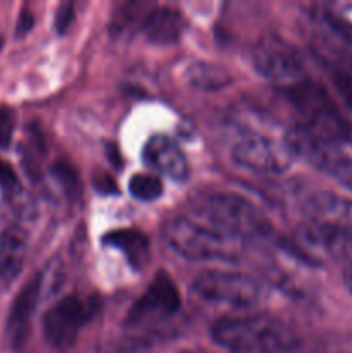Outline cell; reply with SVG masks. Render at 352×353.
Instances as JSON below:
<instances>
[{
    "label": "cell",
    "instance_id": "cell-3",
    "mask_svg": "<svg viewBox=\"0 0 352 353\" xmlns=\"http://www.w3.org/2000/svg\"><path fill=\"white\" fill-rule=\"evenodd\" d=\"M162 238L175 254L193 262H235L240 259L245 243L192 216L166 221Z\"/></svg>",
    "mask_w": 352,
    "mask_h": 353
},
{
    "label": "cell",
    "instance_id": "cell-12",
    "mask_svg": "<svg viewBox=\"0 0 352 353\" xmlns=\"http://www.w3.org/2000/svg\"><path fill=\"white\" fill-rule=\"evenodd\" d=\"M41 283H43V276L35 274L21 288V292L14 299L12 307H10L6 324V336L14 350H21L24 343H26L28 334H30L31 319H33L38 300H40Z\"/></svg>",
    "mask_w": 352,
    "mask_h": 353
},
{
    "label": "cell",
    "instance_id": "cell-11",
    "mask_svg": "<svg viewBox=\"0 0 352 353\" xmlns=\"http://www.w3.org/2000/svg\"><path fill=\"white\" fill-rule=\"evenodd\" d=\"M254 68L259 74L283 90L292 88L306 79V71L299 54L286 41L268 40L262 41L254 52Z\"/></svg>",
    "mask_w": 352,
    "mask_h": 353
},
{
    "label": "cell",
    "instance_id": "cell-21",
    "mask_svg": "<svg viewBox=\"0 0 352 353\" xmlns=\"http://www.w3.org/2000/svg\"><path fill=\"white\" fill-rule=\"evenodd\" d=\"M320 23L324 30L330 31L340 43H344L349 50H352V23L331 9H321L317 12Z\"/></svg>",
    "mask_w": 352,
    "mask_h": 353
},
{
    "label": "cell",
    "instance_id": "cell-5",
    "mask_svg": "<svg viewBox=\"0 0 352 353\" xmlns=\"http://www.w3.org/2000/svg\"><path fill=\"white\" fill-rule=\"evenodd\" d=\"M192 292L204 302L231 309H252L269 296L264 281L230 271H204L192 283Z\"/></svg>",
    "mask_w": 352,
    "mask_h": 353
},
{
    "label": "cell",
    "instance_id": "cell-25",
    "mask_svg": "<svg viewBox=\"0 0 352 353\" xmlns=\"http://www.w3.org/2000/svg\"><path fill=\"white\" fill-rule=\"evenodd\" d=\"M72 19H75V3L71 2L61 3L57 14H55V23H54L57 33L59 34L66 33V31L69 30V26H71Z\"/></svg>",
    "mask_w": 352,
    "mask_h": 353
},
{
    "label": "cell",
    "instance_id": "cell-16",
    "mask_svg": "<svg viewBox=\"0 0 352 353\" xmlns=\"http://www.w3.org/2000/svg\"><path fill=\"white\" fill-rule=\"evenodd\" d=\"M28 252V234L19 224H10L0 233V279L12 283L23 271Z\"/></svg>",
    "mask_w": 352,
    "mask_h": 353
},
{
    "label": "cell",
    "instance_id": "cell-15",
    "mask_svg": "<svg viewBox=\"0 0 352 353\" xmlns=\"http://www.w3.org/2000/svg\"><path fill=\"white\" fill-rule=\"evenodd\" d=\"M140 30L148 43L168 47L179 41L185 31V21L179 10L171 7H157L148 10Z\"/></svg>",
    "mask_w": 352,
    "mask_h": 353
},
{
    "label": "cell",
    "instance_id": "cell-4",
    "mask_svg": "<svg viewBox=\"0 0 352 353\" xmlns=\"http://www.w3.org/2000/svg\"><path fill=\"white\" fill-rule=\"evenodd\" d=\"M285 93L299 116L295 126L304 134L328 145H344L349 140L351 130L323 86L304 79Z\"/></svg>",
    "mask_w": 352,
    "mask_h": 353
},
{
    "label": "cell",
    "instance_id": "cell-7",
    "mask_svg": "<svg viewBox=\"0 0 352 353\" xmlns=\"http://www.w3.org/2000/svg\"><path fill=\"white\" fill-rule=\"evenodd\" d=\"M231 157L240 168L255 174L278 176L292 168L295 152L283 138H269L264 134H247L235 143Z\"/></svg>",
    "mask_w": 352,
    "mask_h": 353
},
{
    "label": "cell",
    "instance_id": "cell-20",
    "mask_svg": "<svg viewBox=\"0 0 352 353\" xmlns=\"http://www.w3.org/2000/svg\"><path fill=\"white\" fill-rule=\"evenodd\" d=\"M128 190H130V195L140 202H154L161 199L164 186L157 176L135 174L128 183Z\"/></svg>",
    "mask_w": 352,
    "mask_h": 353
},
{
    "label": "cell",
    "instance_id": "cell-1",
    "mask_svg": "<svg viewBox=\"0 0 352 353\" xmlns=\"http://www.w3.org/2000/svg\"><path fill=\"white\" fill-rule=\"evenodd\" d=\"M211 336L231 353H289L299 347V338L283 321L271 316L224 317L214 323Z\"/></svg>",
    "mask_w": 352,
    "mask_h": 353
},
{
    "label": "cell",
    "instance_id": "cell-18",
    "mask_svg": "<svg viewBox=\"0 0 352 353\" xmlns=\"http://www.w3.org/2000/svg\"><path fill=\"white\" fill-rule=\"evenodd\" d=\"M0 192L19 216H30L33 212V203L26 196L19 176L16 174L12 165L3 159H0Z\"/></svg>",
    "mask_w": 352,
    "mask_h": 353
},
{
    "label": "cell",
    "instance_id": "cell-22",
    "mask_svg": "<svg viewBox=\"0 0 352 353\" xmlns=\"http://www.w3.org/2000/svg\"><path fill=\"white\" fill-rule=\"evenodd\" d=\"M50 174L52 178H54L55 185L62 190L64 195L72 196V199L78 196L81 186H79L78 174H76V171L72 169V165H69L68 162H62V161L55 162L50 169Z\"/></svg>",
    "mask_w": 352,
    "mask_h": 353
},
{
    "label": "cell",
    "instance_id": "cell-19",
    "mask_svg": "<svg viewBox=\"0 0 352 353\" xmlns=\"http://www.w3.org/2000/svg\"><path fill=\"white\" fill-rule=\"evenodd\" d=\"M188 83L197 90L204 92H216L231 83V76L223 68L209 62H195L186 69Z\"/></svg>",
    "mask_w": 352,
    "mask_h": 353
},
{
    "label": "cell",
    "instance_id": "cell-26",
    "mask_svg": "<svg viewBox=\"0 0 352 353\" xmlns=\"http://www.w3.org/2000/svg\"><path fill=\"white\" fill-rule=\"evenodd\" d=\"M31 26H33V17H31V14L30 12L21 14V19L19 23H17V37L26 34L28 31L31 30Z\"/></svg>",
    "mask_w": 352,
    "mask_h": 353
},
{
    "label": "cell",
    "instance_id": "cell-8",
    "mask_svg": "<svg viewBox=\"0 0 352 353\" xmlns=\"http://www.w3.org/2000/svg\"><path fill=\"white\" fill-rule=\"evenodd\" d=\"M290 250L311 265H320L324 261H340L352 255V233L309 221L295 230Z\"/></svg>",
    "mask_w": 352,
    "mask_h": 353
},
{
    "label": "cell",
    "instance_id": "cell-13",
    "mask_svg": "<svg viewBox=\"0 0 352 353\" xmlns=\"http://www.w3.org/2000/svg\"><path fill=\"white\" fill-rule=\"evenodd\" d=\"M302 212L311 223L352 233V199L330 192H314L302 200Z\"/></svg>",
    "mask_w": 352,
    "mask_h": 353
},
{
    "label": "cell",
    "instance_id": "cell-23",
    "mask_svg": "<svg viewBox=\"0 0 352 353\" xmlns=\"http://www.w3.org/2000/svg\"><path fill=\"white\" fill-rule=\"evenodd\" d=\"M331 78H333V85L337 92L340 93L345 103L352 109V72L344 71V69H335Z\"/></svg>",
    "mask_w": 352,
    "mask_h": 353
},
{
    "label": "cell",
    "instance_id": "cell-2",
    "mask_svg": "<svg viewBox=\"0 0 352 353\" xmlns=\"http://www.w3.org/2000/svg\"><path fill=\"white\" fill-rule=\"evenodd\" d=\"M190 205L188 216L237 240L264 238L273 231L268 217L251 200L237 193H200Z\"/></svg>",
    "mask_w": 352,
    "mask_h": 353
},
{
    "label": "cell",
    "instance_id": "cell-27",
    "mask_svg": "<svg viewBox=\"0 0 352 353\" xmlns=\"http://www.w3.org/2000/svg\"><path fill=\"white\" fill-rule=\"evenodd\" d=\"M344 281H345V286H347L349 293H351V295H352V268H351V269H347V271H345V274H344Z\"/></svg>",
    "mask_w": 352,
    "mask_h": 353
},
{
    "label": "cell",
    "instance_id": "cell-10",
    "mask_svg": "<svg viewBox=\"0 0 352 353\" xmlns=\"http://www.w3.org/2000/svg\"><path fill=\"white\" fill-rule=\"evenodd\" d=\"M179 303L182 296L173 279L166 272H159L147 286L144 295L128 310L124 326L141 327L161 323L178 312Z\"/></svg>",
    "mask_w": 352,
    "mask_h": 353
},
{
    "label": "cell",
    "instance_id": "cell-6",
    "mask_svg": "<svg viewBox=\"0 0 352 353\" xmlns=\"http://www.w3.org/2000/svg\"><path fill=\"white\" fill-rule=\"evenodd\" d=\"M99 303L93 299L68 295L50 307L43 316V336L57 352H68L76 345L79 331L95 314Z\"/></svg>",
    "mask_w": 352,
    "mask_h": 353
},
{
    "label": "cell",
    "instance_id": "cell-17",
    "mask_svg": "<svg viewBox=\"0 0 352 353\" xmlns=\"http://www.w3.org/2000/svg\"><path fill=\"white\" fill-rule=\"evenodd\" d=\"M107 247L117 248L123 252L124 257L131 262L135 269H141L150 257V241L141 231L137 230H117L110 231L104 236Z\"/></svg>",
    "mask_w": 352,
    "mask_h": 353
},
{
    "label": "cell",
    "instance_id": "cell-14",
    "mask_svg": "<svg viewBox=\"0 0 352 353\" xmlns=\"http://www.w3.org/2000/svg\"><path fill=\"white\" fill-rule=\"evenodd\" d=\"M141 157L148 168L168 176L173 181L183 183L190 174L188 161L182 148L164 134H154L148 138Z\"/></svg>",
    "mask_w": 352,
    "mask_h": 353
},
{
    "label": "cell",
    "instance_id": "cell-24",
    "mask_svg": "<svg viewBox=\"0 0 352 353\" xmlns=\"http://www.w3.org/2000/svg\"><path fill=\"white\" fill-rule=\"evenodd\" d=\"M14 133V116L7 107L0 105V148L9 147Z\"/></svg>",
    "mask_w": 352,
    "mask_h": 353
},
{
    "label": "cell",
    "instance_id": "cell-9",
    "mask_svg": "<svg viewBox=\"0 0 352 353\" xmlns=\"http://www.w3.org/2000/svg\"><path fill=\"white\" fill-rule=\"evenodd\" d=\"M285 140L295 152L297 157H302L320 171L345 186L352 192V155L344 150V145H328L313 140L297 126L290 128L285 133Z\"/></svg>",
    "mask_w": 352,
    "mask_h": 353
}]
</instances>
